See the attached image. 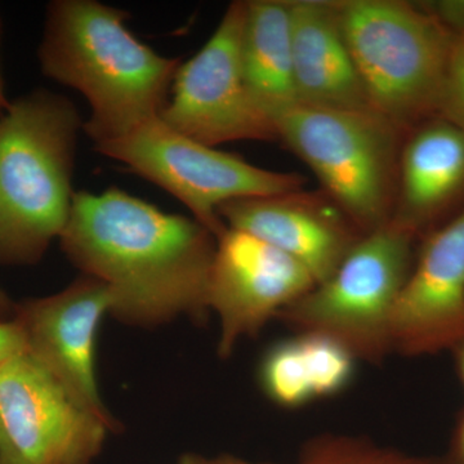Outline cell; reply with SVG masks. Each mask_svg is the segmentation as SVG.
<instances>
[{
  "label": "cell",
  "mask_w": 464,
  "mask_h": 464,
  "mask_svg": "<svg viewBox=\"0 0 464 464\" xmlns=\"http://www.w3.org/2000/svg\"><path fill=\"white\" fill-rule=\"evenodd\" d=\"M79 270L108 286L112 314L136 326L207 315L215 235L197 219L170 215L111 188L75 192L60 237Z\"/></svg>",
  "instance_id": "cell-1"
},
{
  "label": "cell",
  "mask_w": 464,
  "mask_h": 464,
  "mask_svg": "<svg viewBox=\"0 0 464 464\" xmlns=\"http://www.w3.org/2000/svg\"><path fill=\"white\" fill-rule=\"evenodd\" d=\"M123 9L96 0H53L38 48L43 74L83 94L94 142L115 141L160 115L179 57L157 53L127 26Z\"/></svg>",
  "instance_id": "cell-2"
},
{
  "label": "cell",
  "mask_w": 464,
  "mask_h": 464,
  "mask_svg": "<svg viewBox=\"0 0 464 464\" xmlns=\"http://www.w3.org/2000/svg\"><path fill=\"white\" fill-rule=\"evenodd\" d=\"M72 101L34 90L0 116V266L41 262L72 213L76 143Z\"/></svg>",
  "instance_id": "cell-3"
},
{
  "label": "cell",
  "mask_w": 464,
  "mask_h": 464,
  "mask_svg": "<svg viewBox=\"0 0 464 464\" xmlns=\"http://www.w3.org/2000/svg\"><path fill=\"white\" fill-rule=\"evenodd\" d=\"M340 16L372 110L405 133L436 118L453 34L402 0H340Z\"/></svg>",
  "instance_id": "cell-4"
},
{
  "label": "cell",
  "mask_w": 464,
  "mask_h": 464,
  "mask_svg": "<svg viewBox=\"0 0 464 464\" xmlns=\"http://www.w3.org/2000/svg\"><path fill=\"white\" fill-rule=\"evenodd\" d=\"M282 141L362 234L392 219L406 136L374 110L297 105L275 119Z\"/></svg>",
  "instance_id": "cell-5"
},
{
  "label": "cell",
  "mask_w": 464,
  "mask_h": 464,
  "mask_svg": "<svg viewBox=\"0 0 464 464\" xmlns=\"http://www.w3.org/2000/svg\"><path fill=\"white\" fill-rule=\"evenodd\" d=\"M415 239L393 221L362 235L325 282L277 317L298 333L337 341L357 360L380 364L392 353L393 313L413 267Z\"/></svg>",
  "instance_id": "cell-6"
},
{
  "label": "cell",
  "mask_w": 464,
  "mask_h": 464,
  "mask_svg": "<svg viewBox=\"0 0 464 464\" xmlns=\"http://www.w3.org/2000/svg\"><path fill=\"white\" fill-rule=\"evenodd\" d=\"M94 150L169 192L216 239L227 230L218 215L222 204L302 190L307 183L302 174L265 169L237 155L195 141L159 116Z\"/></svg>",
  "instance_id": "cell-7"
},
{
  "label": "cell",
  "mask_w": 464,
  "mask_h": 464,
  "mask_svg": "<svg viewBox=\"0 0 464 464\" xmlns=\"http://www.w3.org/2000/svg\"><path fill=\"white\" fill-rule=\"evenodd\" d=\"M246 2H232L215 33L179 65L159 118L208 146L276 141L275 121L250 96L241 67Z\"/></svg>",
  "instance_id": "cell-8"
},
{
  "label": "cell",
  "mask_w": 464,
  "mask_h": 464,
  "mask_svg": "<svg viewBox=\"0 0 464 464\" xmlns=\"http://www.w3.org/2000/svg\"><path fill=\"white\" fill-rule=\"evenodd\" d=\"M0 464H91L112 431L25 351L0 365Z\"/></svg>",
  "instance_id": "cell-9"
},
{
  "label": "cell",
  "mask_w": 464,
  "mask_h": 464,
  "mask_svg": "<svg viewBox=\"0 0 464 464\" xmlns=\"http://www.w3.org/2000/svg\"><path fill=\"white\" fill-rule=\"evenodd\" d=\"M108 286L83 276L56 295L17 302L14 319L33 356L76 402L116 430V420L101 400L96 380L100 324L110 314Z\"/></svg>",
  "instance_id": "cell-10"
},
{
  "label": "cell",
  "mask_w": 464,
  "mask_h": 464,
  "mask_svg": "<svg viewBox=\"0 0 464 464\" xmlns=\"http://www.w3.org/2000/svg\"><path fill=\"white\" fill-rule=\"evenodd\" d=\"M316 285L304 266L248 232L228 228L217 239L208 307L221 323L218 353L228 357L274 317Z\"/></svg>",
  "instance_id": "cell-11"
},
{
  "label": "cell",
  "mask_w": 464,
  "mask_h": 464,
  "mask_svg": "<svg viewBox=\"0 0 464 464\" xmlns=\"http://www.w3.org/2000/svg\"><path fill=\"white\" fill-rule=\"evenodd\" d=\"M392 353L435 355L464 342V209L424 240L400 293Z\"/></svg>",
  "instance_id": "cell-12"
},
{
  "label": "cell",
  "mask_w": 464,
  "mask_h": 464,
  "mask_svg": "<svg viewBox=\"0 0 464 464\" xmlns=\"http://www.w3.org/2000/svg\"><path fill=\"white\" fill-rule=\"evenodd\" d=\"M218 215L228 228L248 232L295 258L316 285L364 235L322 190L235 199L222 204Z\"/></svg>",
  "instance_id": "cell-13"
},
{
  "label": "cell",
  "mask_w": 464,
  "mask_h": 464,
  "mask_svg": "<svg viewBox=\"0 0 464 464\" xmlns=\"http://www.w3.org/2000/svg\"><path fill=\"white\" fill-rule=\"evenodd\" d=\"M289 8L298 105L372 110L342 29L340 0H289Z\"/></svg>",
  "instance_id": "cell-14"
},
{
  "label": "cell",
  "mask_w": 464,
  "mask_h": 464,
  "mask_svg": "<svg viewBox=\"0 0 464 464\" xmlns=\"http://www.w3.org/2000/svg\"><path fill=\"white\" fill-rule=\"evenodd\" d=\"M464 195V130L436 118L406 133L391 221L420 237Z\"/></svg>",
  "instance_id": "cell-15"
},
{
  "label": "cell",
  "mask_w": 464,
  "mask_h": 464,
  "mask_svg": "<svg viewBox=\"0 0 464 464\" xmlns=\"http://www.w3.org/2000/svg\"><path fill=\"white\" fill-rule=\"evenodd\" d=\"M240 56L250 96L274 121L298 105L289 0L246 2Z\"/></svg>",
  "instance_id": "cell-16"
},
{
  "label": "cell",
  "mask_w": 464,
  "mask_h": 464,
  "mask_svg": "<svg viewBox=\"0 0 464 464\" xmlns=\"http://www.w3.org/2000/svg\"><path fill=\"white\" fill-rule=\"evenodd\" d=\"M259 383L271 401L295 409L315 400L311 369L301 337L277 342L259 365Z\"/></svg>",
  "instance_id": "cell-17"
},
{
  "label": "cell",
  "mask_w": 464,
  "mask_h": 464,
  "mask_svg": "<svg viewBox=\"0 0 464 464\" xmlns=\"http://www.w3.org/2000/svg\"><path fill=\"white\" fill-rule=\"evenodd\" d=\"M295 464H450L448 460L409 456L371 440L344 435H323L310 440Z\"/></svg>",
  "instance_id": "cell-18"
},
{
  "label": "cell",
  "mask_w": 464,
  "mask_h": 464,
  "mask_svg": "<svg viewBox=\"0 0 464 464\" xmlns=\"http://www.w3.org/2000/svg\"><path fill=\"white\" fill-rule=\"evenodd\" d=\"M311 369L315 400L346 390L355 375L357 359L346 347L315 333H298Z\"/></svg>",
  "instance_id": "cell-19"
},
{
  "label": "cell",
  "mask_w": 464,
  "mask_h": 464,
  "mask_svg": "<svg viewBox=\"0 0 464 464\" xmlns=\"http://www.w3.org/2000/svg\"><path fill=\"white\" fill-rule=\"evenodd\" d=\"M438 116L464 130V35L454 36L451 42Z\"/></svg>",
  "instance_id": "cell-20"
},
{
  "label": "cell",
  "mask_w": 464,
  "mask_h": 464,
  "mask_svg": "<svg viewBox=\"0 0 464 464\" xmlns=\"http://www.w3.org/2000/svg\"><path fill=\"white\" fill-rule=\"evenodd\" d=\"M454 36L464 35V0L420 3Z\"/></svg>",
  "instance_id": "cell-21"
},
{
  "label": "cell",
  "mask_w": 464,
  "mask_h": 464,
  "mask_svg": "<svg viewBox=\"0 0 464 464\" xmlns=\"http://www.w3.org/2000/svg\"><path fill=\"white\" fill-rule=\"evenodd\" d=\"M25 351L23 333L14 320H0V365Z\"/></svg>",
  "instance_id": "cell-22"
},
{
  "label": "cell",
  "mask_w": 464,
  "mask_h": 464,
  "mask_svg": "<svg viewBox=\"0 0 464 464\" xmlns=\"http://www.w3.org/2000/svg\"><path fill=\"white\" fill-rule=\"evenodd\" d=\"M179 464H265V463H250L246 460L239 459V458L222 456L217 458H204L195 456V454H186L179 460Z\"/></svg>",
  "instance_id": "cell-23"
},
{
  "label": "cell",
  "mask_w": 464,
  "mask_h": 464,
  "mask_svg": "<svg viewBox=\"0 0 464 464\" xmlns=\"http://www.w3.org/2000/svg\"><path fill=\"white\" fill-rule=\"evenodd\" d=\"M450 464H464V411L458 422L456 436H454L453 451H451Z\"/></svg>",
  "instance_id": "cell-24"
},
{
  "label": "cell",
  "mask_w": 464,
  "mask_h": 464,
  "mask_svg": "<svg viewBox=\"0 0 464 464\" xmlns=\"http://www.w3.org/2000/svg\"><path fill=\"white\" fill-rule=\"evenodd\" d=\"M14 310H16V302L0 288V320L7 322L14 319Z\"/></svg>",
  "instance_id": "cell-25"
},
{
  "label": "cell",
  "mask_w": 464,
  "mask_h": 464,
  "mask_svg": "<svg viewBox=\"0 0 464 464\" xmlns=\"http://www.w3.org/2000/svg\"><path fill=\"white\" fill-rule=\"evenodd\" d=\"M0 41H2V20H0ZM11 101L8 100L7 94H5V79L2 74V63H0V114L7 110Z\"/></svg>",
  "instance_id": "cell-26"
},
{
  "label": "cell",
  "mask_w": 464,
  "mask_h": 464,
  "mask_svg": "<svg viewBox=\"0 0 464 464\" xmlns=\"http://www.w3.org/2000/svg\"><path fill=\"white\" fill-rule=\"evenodd\" d=\"M456 353L458 373H459L460 380H462L464 386V342L460 346L456 348Z\"/></svg>",
  "instance_id": "cell-27"
},
{
  "label": "cell",
  "mask_w": 464,
  "mask_h": 464,
  "mask_svg": "<svg viewBox=\"0 0 464 464\" xmlns=\"http://www.w3.org/2000/svg\"><path fill=\"white\" fill-rule=\"evenodd\" d=\"M5 445V429H3L2 418H0V451L3 450Z\"/></svg>",
  "instance_id": "cell-28"
}]
</instances>
